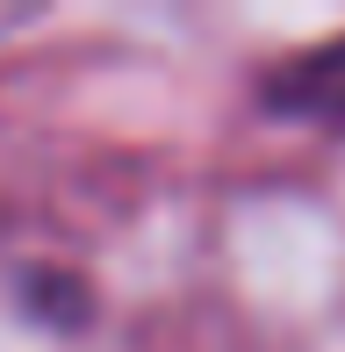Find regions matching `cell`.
<instances>
[{"mask_svg": "<svg viewBox=\"0 0 345 352\" xmlns=\"http://www.w3.org/2000/svg\"><path fill=\"white\" fill-rule=\"evenodd\" d=\"M266 108L280 116H309V122H345V36L295 51L288 65L266 79Z\"/></svg>", "mask_w": 345, "mask_h": 352, "instance_id": "6da1fadb", "label": "cell"}]
</instances>
